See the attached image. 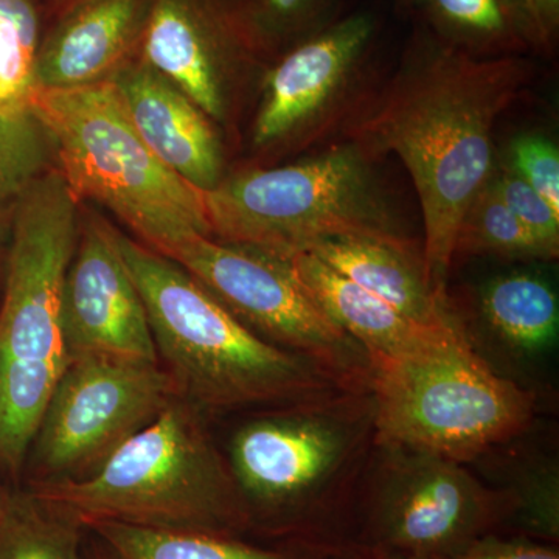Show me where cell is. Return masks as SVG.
Here are the masks:
<instances>
[{
  "label": "cell",
  "mask_w": 559,
  "mask_h": 559,
  "mask_svg": "<svg viewBox=\"0 0 559 559\" xmlns=\"http://www.w3.org/2000/svg\"><path fill=\"white\" fill-rule=\"evenodd\" d=\"M527 57L479 58L430 33L415 40L399 72L364 95L341 128L371 159L395 154L421 207L423 259L433 288L447 294L466 210L492 176L496 124L530 80Z\"/></svg>",
  "instance_id": "obj_1"
},
{
  "label": "cell",
  "mask_w": 559,
  "mask_h": 559,
  "mask_svg": "<svg viewBox=\"0 0 559 559\" xmlns=\"http://www.w3.org/2000/svg\"><path fill=\"white\" fill-rule=\"evenodd\" d=\"M374 448L370 390H341L246 421L231 437L226 460L250 532L283 543L348 540Z\"/></svg>",
  "instance_id": "obj_2"
},
{
  "label": "cell",
  "mask_w": 559,
  "mask_h": 559,
  "mask_svg": "<svg viewBox=\"0 0 559 559\" xmlns=\"http://www.w3.org/2000/svg\"><path fill=\"white\" fill-rule=\"evenodd\" d=\"M157 356L180 396L201 411L286 406L345 388L304 356L261 340L175 260L117 231Z\"/></svg>",
  "instance_id": "obj_3"
},
{
  "label": "cell",
  "mask_w": 559,
  "mask_h": 559,
  "mask_svg": "<svg viewBox=\"0 0 559 559\" xmlns=\"http://www.w3.org/2000/svg\"><path fill=\"white\" fill-rule=\"evenodd\" d=\"M79 235V200L53 167L25 194L5 252L0 307V468L11 473L27 457L68 364L61 296Z\"/></svg>",
  "instance_id": "obj_4"
},
{
  "label": "cell",
  "mask_w": 559,
  "mask_h": 559,
  "mask_svg": "<svg viewBox=\"0 0 559 559\" xmlns=\"http://www.w3.org/2000/svg\"><path fill=\"white\" fill-rule=\"evenodd\" d=\"M33 491L75 511L84 524L114 521L240 538L250 532L248 510L202 411L180 396L94 476L38 484Z\"/></svg>",
  "instance_id": "obj_5"
},
{
  "label": "cell",
  "mask_w": 559,
  "mask_h": 559,
  "mask_svg": "<svg viewBox=\"0 0 559 559\" xmlns=\"http://www.w3.org/2000/svg\"><path fill=\"white\" fill-rule=\"evenodd\" d=\"M373 162L342 140L305 160L224 176L202 191L210 235L283 260L340 237L417 246L382 197Z\"/></svg>",
  "instance_id": "obj_6"
},
{
  "label": "cell",
  "mask_w": 559,
  "mask_h": 559,
  "mask_svg": "<svg viewBox=\"0 0 559 559\" xmlns=\"http://www.w3.org/2000/svg\"><path fill=\"white\" fill-rule=\"evenodd\" d=\"M31 106L49 131L57 168L76 200L110 210L162 255L190 238L212 237L202 191L146 145L109 81L35 92Z\"/></svg>",
  "instance_id": "obj_7"
},
{
  "label": "cell",
  "mask_w": 559,
  "mask_h": 559,
  "mask_svg": "<svg viewBox=\"0 0 559 559\" xmlns=\"http://www.w3.org/2000/svg\"><path fill=\"white\" fill-rule=\"evenodd\" d=\"M377 444L466 463L530 428L536 396L492 370L460 322L396 359L371 362Z\"/></svg>",
  "instance_id": "obj_8"
},
{
  "label": "cell",
  "mask_w": 559,
  "mask_h": 559,
  "mask_svg": "<svg viewBox=\"0 0 559 559\" xmlns=\"http://www.w3.org/2000/svg\"><path fill=\"white\" fill-rule=\"evenodd\" d=\"M514 500L465 463L377 444L360 481L349 539L403 559H451L503 532Z\"/></svg>",
  "instance_id": "obj_9"
},
{
  "label": "cell",
  "mask_w": 559,
  "mask_h": 559,
  "mask_svg": "<svg viewBox=\"0 0 559 559\" xmlns=\"http://www.w3.org/2000/svg\"><path fill=\"white\" fill-rule=\"evenodd\" d=\"M165 257L261 340L310 359L345 388L369 390V355L320 310L288 260L212 237L190 238Z\"/></svg>",
  "instance_id": "obj_10"
},
{
  "label": "cell",
  "mask_w": 559,
  "mask_h": 559,
  "mask_svg": "<svg viewBox=\"0 0 559 559\" xmlns=\"http://www.w3.org/2000/svg\"><path fill=\"white\" fill-rule=\"evenodd\" d=\"M179 396L159 362L109 356L69 359L31 447L39 484L94 476Z\"/></svg>",
  "instance_id": "obj_11"
},
{
  "label": "cell",
  "mask_w": 559,
  "mask_h": 559,
  "mask_svg": "<svg viewBox=\"0 0 559 559\" xmlns=\"http://www.w3.org/2000/svg\"><path fill=\"white\" fill-rule=\"evenodd\" d=\"M374 38L369 14H349L283 51L264 73L252 124L257 151H300L341 130L360 90Z\"/></svg>",
  "instance_id": "obj_12"
},
{
  "label": "cell",
  "mask_w": 559,
  "mask_h": 559,
  "mask_svg": "<svg viewBox=\"0 0 559 559\" xmlns=\"http://www.w3.org/2000/svg\"><path fill=\"white\" fill-rule=\"evenodd\" d=\"M142 60L216 124H229L235 94L260 49L240 5L223 0H153Z\"/></svg>",
  "instance_id": "obj_13"
},
{
  "label": "cell",
  "mask_w": 559,
  "mask_h": 559,
  "mask_svg": "<svg viewBox=\"0 0 559 559\" xmlns=\"http://www.w3.org/2000/svg\"><path fill=\"white\" fill-rule=\"evenodd\" d=\"M61 330L68 360L109 356L159 362L145 304L121 255L117 230L100 219L80 224L62 285Z\"/></svg>",
  "instance_id": "obj_14"
},
{
  "label": "cell",
  "mask_w": 559,
  "mask_h": 559,
  "mask_svg": "<svg viewBox=\"0 0 559 559\" xmlns=\"http://www.w3.org/2000/svg\"><path fill=\"white\" fill-rule=\"evenodd\" d=\"M109 83L146 145L171 171L200 191L224 178L215 121L178 86L140 58L121 66Z\"/></svg>",
  "instance_id": "obj_15"
},
{
  "label": "cell",
  "mask_w": 559,
  "mask_h": 559,
  "mask_svg": "<svg viewBox=\"0 0 559 559\" xmlns=\"http://www.w3.org/2000/svg\"><path fill=\"white\" fill-rule=\"evenodd\" d=\"M153 0H76L44 36L35 92L105 83L140 47Z\"/></svg>",
  "instance_id": "obj_16"
},
{
  "label": "cell",
  "mask_w": 559,
  "mask_h": 559,
  "mask_svg": "<svg viewBox=\"0 0 559 559\" xmlns=\"http://www.w3.org/2000/svg\"><path fill=\"white\" fill-rule=\"evenodd\" d=\"M305 253L415 322L433 326L459 322L447 294L439 293L430 283L423 248L418 246L340 237L316 242Z\"/></svg>",
  "instance_id": "obj_17"
},
{
  "label": "cell",
  "mask_w": 559,
  "mask_h": 559,
  "mask_svg": "<svg viewBox=\"0 0 559 559\" xmlns=\"http://www.w3.org/2000/svg\"><path fill=\"white\" fill-rule=\"evenodd\" d=\"M288 261L290 271L320 310L369 355L370 366L374 360L409 355L460 323L423 325L310 253H297Z\"/></svg>",
  "instance_id": "obj_18"
},
{
  "label": "cell",
  "mask_w": 559,
  "mask_h": 559,
  "mask_svg": "<svg viewBox=\"0 0 559 559\" xmlns=\"http://www.w3.org/2000/svg\"><path fill=\"white\" fill-rule=\"evenodd\" d=\"M479 312L489 336L516 358H538L557 345L559 300L539 275L511 272L489 280Z\"/></svg>",
  "instance_id": "obj_19"
},
{
  "label": "cell",
  "mask_w": 559,
  "mask_h": 559,
  "mask_svg": "<svg viewBox=\"0 0 559 559\" xmlns=\"http://www.w3.org/2000/svg\"><path fill=\"white\" fill-rule=\"evenodd\" d=\"M121 559H334L337 546L282 543L257 546L240 536L165 532L114 521L86 524Z\"/></svg>",
  "instance_id": "obj_20"
},
{
  "label": "cell",
  "mask_w": 559,
  "mask_h": 559,
  "mask_svg": "<svg viewBox=\"0 0 559 559\" xmlns=\"http://www.w3.org/2000/svg\"><path fill=\"white\" fill-rule=\"evenodd\" d=\"M418 2L432 35L479 58L527 57L538 39L520 0H411Z\"/></svg>",
  "instance_id": "obj_21"
},
{
  "label": "cell",
  "mask_w": 559,
  "mask_h": 559,
  "mask_svg": "<svg viewBox=\"0 0 559 559\" xmlns=\"http://www.w3.org/2000/svg\"><path fill=\"white\" fill-rule=\"evenodd\" d=\"M86 524L75 511L38 492L16 496L0 516V559H86Z\"/></svg>",
  "instance_id": "obj_22"
},
{
  "label": "cell",
  "mask_w": 559,
  "mask_h": 559,
  "mask_svg": "<svg viewBox=\"0 0 559 559\" xmlns=\"http://www.w3.org/2000/svg\"><path fill=\"white\" fill-rule=\"evenodd\" d=\"M53 164V142L32 106L0 112V257L25 194Z\"/></svg>",
  "instance_id": "obj_23"
},
{
  "label": "cell",
  "mask_w": 559,
  "mask_h": 559,
  "mask_svg": "<svg viewBox=\"0 0 559 559\" xmlns=\"http://www.w3.org/2000/svg\"><path fill=\"white\" fill-rule=\"evenodd\" d=\"M466 255L516 261L557 260L499 200L489 182L471 202L460 223L454 259Z\"/></svg>",
  "instance_id": "obj_24"
},
{
  "label": "cell",
  "mask_w": 559,
  "mask_h": 559,
  "mask_svg": "<svg viewBox=\"0 0 559 559\" xmlns=\"http://www.w3.org/2000/svg\"><path fill=\"white\" fill-rule=\"evenodd\" d=\"M40 43L35 0H0V112L31 106Z\"/></svg>",
  "instance_id": "obj_25"
},
{
  "label": "cell",
  "mask_w": 559,
  "mask_h": 559,
  "mask_svg": "<svg viewBox=\"0 0 559 559\" xmlns=\"http://www.w3.org/2000/svg\"><path fill=\"white\" fill-rule=\"evenodd\" d=\"M238 5L260 49L286 51L333 24L337 0H241Z\"/></svg>",
  "instance_id": "obj_26"
},
{
  "label": "cell",
  "mask_w": 559,
  "mask_h": 559,
  "mask_svg": "<svg viewBox=\"0 0 559 559\" xmlns=\"http://www.w3.org/2000/svg\"><path fill=\"white\" fill-rule=\"evenodd\" d=\"M514 500L513 516L503 532L559 543V474L557 462L536 463L513 476L506 487Z\"/></svg>",
  "instance_id": "obj_27"
},
{
  "label": "cell",
  "mask_w": 559,
  "mask_h": 559,
  "mask_svg": "<svg viewBox=\"0 0 559 559\" xmlns=\"http://www.w3.org/2000/svg\"><path fill=\"white\" fill-rule=\"evenodd\" d=\"M489 186L510 212L538 238L540 245L558 259L559 213L550 207L549 202L510 168L491 176Z\"/></svg>",
  "instance_id": "obj_28"
},
{
  "label": "cell",
  "mask_w": 559,
  "mask_h": 559,
  "mask_svg": "<svg viewBox=\"0 0 559 559\" xmlns=\"http://www.w3.org/2000/svg\"><path fill=\"white\" fill-rule=\"evenodd\" d=\"M511 168L559 213V151L540 134H522L511 142Z\"/></svg>",
  "instance_id": "obj_29"
},
{
  "label": "cell",
  "mask_w": 559,
  "mask_h": 559,
  "mask_svg": "<svg viewBox=\"0 0 559 559\" xmlns=\"http://www.w3.org/2000/svg\"><path fill=\"white\" fill-rule=\"evenodd\" d=\"M451 559H559L558 544L496 532L474 540Z\"/></svg>",
  "instance_id": "obj_30"
},
{
  "label": "cell",
  "mask_w": 559,
  "mask_h": 559,
  "mask_svg": "<svg viewBox=\"0 0 559 559\" xmlns=\"http://www.w3.org/2000/svg\"><path fill=\"white\" fill-rule=\"evenodd\" d=\"M538 39L539 51L551 50L559 31V0H520Z\"/></svg>",
  "instance_id": "obj_31"
},
{
  "label": "cell",
  "mask_w": 559,
  "mask_h": 559,
  "mask_svg": "<svg viewBox=\"0 0 559 559\" xmlns=\"http://www.w3.org/2000/svg\"><path fill=\"white\" fill-rule=\"evenodd\" d=\"M334 559H403L385 554V551L373 549V547L364 546L356 540H344L336 547Z\"/></svg>",
  "instance_id": "obj_32"
},
{
  "label": "cell",
  "mask_w": 559,
  "mask_h": 559,
  "mask_svg": "<svg viewBox=\"0 0 559 559\" xmlns=\"http://www.w3.org/2000/svg\"><path fill=\"white\" fill-rule=\"evenodd\" d=\"M97 543L94 544L91 551H86L84 554V558L86 559H121L119 555L116 554L108 544L103 543L100 538H97Z\"/></svg>",
  "instance_id": "obj_33"
},
{
  "label": "cell",
  "mask_w": 559,
  "mask_h": 559,
  "mask_svg": "<svg viewBox=\"0 0 559 559\" xmlns=\"http://www.w3.org/2000/svg\"><path fill=\"white\" fill-rule=\"evenodd\" d=\"M2 513H3V506H2V503H0V516H2Z\"/></svg>",
  "instance_id": "obj_34"
},
{
  "label": "cell",
  "mask_w": 559,
  "mask_h": 559,
  "mask_svg": "<svg viewBox=\"0 0 559 559\" xmlns=\"http://www.w3.org/2000/svg\"><path fill=\"white\" fill-rule=\"evenodd\" d=\"M404 2H411V0H404Z\"/></svg>",
  "instance_id": "obj_35"
},
{
  "label": "cell",
  "mask_w": 559,
  "mask_h": 559,
  "mask_svg": "<svg viewBox=\"0 0 559 559\" xmlns=\"http://www.w3.org/2000/svg\"><path fill=\"white\" fill-rule=\"evenodd\" d=\"M73 2H76V0H72V3H73Z\"/></svg>",
  "instance_id": "obj_36"
}]
</instances>
